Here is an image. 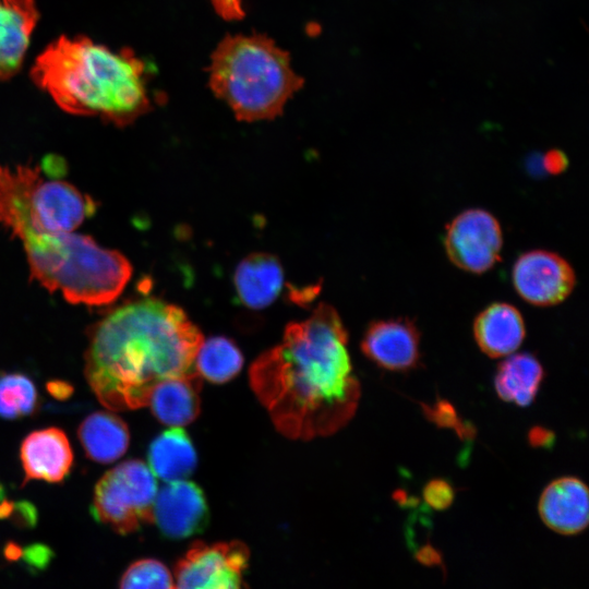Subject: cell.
<instances>
[{"mask_svg":"<svg viewBox=\"0 0 589 589\" xmlns=\"http://www.w3.org/2000/svg\"><path fill=\"white\" fill-rule=\"evenodd\" d=\"M337 311L321 303L285 328L281 341L250 368V384L276 429L292 440L328 436L353 417L360 384Z\"/></svg>","mask_w":589,"mask_h":589,"instance_id":"6da1fadb","label":"cell"},{"mask_svg":"<svg viewBox=\"0 0 589 589\" xmlns=\"http://www.w3.org/2000/svg\"><path fill=\"white\" fill-rule=\"evenodd\" d=\"M203 335L185 312L157 298L129 301L88 332L84 375L112 411L145 407L161 381L193 371Z\"/></svg>","mask_w":589,"mask_h":589,"instance_id":"7a4b0ae2","label":"cell"},{"mask_svg":"<svg viewBox=\"0 0 589 589\" xmlns=\"http://www.w3.org/2000/svg\"><path fill=\"white\" fill-rule=\"evenodd\" d=\"M147 67L129 48L113 50L62 35L36 58L33 82L65 112L125 127L152 109Z\"/></svg>","mask_w":589,"mask_h":589,"instance_id":"3957f363","label":"cell"},{"mask_svg":"<svg viewBox=\"0 0 589 589\" xmlns=\"http://www.w3.org/2000/svg\"><path fill=\"white\" fill-rule=\"evenodd\" d=\"M208 84L240 121L272 120L303 87L304 81L290 65V56L272 38L228 35L211 57Z\"/></svg>","mask_w":589,"mask_h":589,"instance_id":"277c9868","label":"cell"},{"mask_svg":"<svg viewBox=\"0 0 589 589\" xmlns=\"http://www.w3.org/2000/svg\"><path fill=\"white\" fill-rule=\"evenodd\" d=\"M21 241L31 278L49 292L60 291L74 304H109L132 276V266L123 254L98 245L85 235H28Z\"/></svg>","mask_w":589,"mask_h":589,"instance_id":"5b68a950","label":"cell"},{"mask_svg":"<svg viewBox=\"0 0 589 589\" xmlns=\"http://www.w3.org/2000/svg\"><path fill=\"white\" fill-rule=\"evenodd\" d=\"M94 208L74 185L45 180L39 166L0 164V226L19 240L73 231Z\"/></svg>","mask_w":589,"mask_h":589,"instance_id":"8992f818","label":"cell"},{"mask_svg":"<svg viewBox=\"0 0 589 589\" xmlns=\"http://www.w3.org/2000/svg\"><path fill=\"white\" fill-rule=\"evenodd\" d=\"M157 494L154 472L140 459L125 460L108 470L96 483L92 514L120 534L153 522Z\"/></svg>","mask_w":589,"mask_h":589,"instance_id":"52a82bcc","label":"cell"},{"mask_svg":"<svg viewBox=\"0 0 589 589\" xmlns=\"http://www.w3.org/2000/svg\"><path fill=\"white\" fill-rule=\"evenodd\" d=\"M443 244L448 260L456 267L471 274H483L501 259L503 232L490 212L468 208L447 225Z\"/></svg>","mask_w":589,"mask_h":589,"instance_id":"ba28073f","label":"cell"},{"mask_svg":"<svg viewBox=\"0 0 589 589\" xmlns=\"http://www.w3.org/2000/svg\"><path fill=\"white\" fill-rule=\"evenodd\" d=\"M249 550L240 541L195 542L175 568V588L237 589L242 587Z\"/></svg>","mask_w":589,"mask_h":589,"instance_id":"9c48e42d","label":"cell"},{"mask_svg":"<svg viewBox=\"0 0 589 589\" xmlns=\"http://www.w3.org/2000/svg\"><path fill=\"white\" fill-rule=\"evenodd\" d=\"M512 281L526 302L536 306H553L570 296L576 274L560 254L538 249L517 257L512 268Z\"/></svg>","mask_w":589,"mask_h":589,"instance_id":"30bf717a","label":"cell"},{"mask_svg":"<svg viewBox=\"0 0 589 589\" xmlns=\"http://www.w3.org/2000/svg\"><path fill=\"white\" fill-rule=\"evenodd\" d=\"M361 350L384 370L406 372L420 361V333L408 317L376 320L365 329Z\"/></svg>","mask_w":589,"mask_h":589,"instance_id":"8fae6325","label":"cell"},{"mask_svg":"<svg viewBox=\"0 0 589 589\" xmlns=\"http://www.w3.org/2000/svg\"><path fill=\"white\" fill-rule=\"evenodd\" d=\"M167 483L156 494L153 521L164 536L171 539L201 532L208 521V507L202 490L187 480Z\"/></svg>","mask_w":589,"mask_h":589,"instance_id":"7c38bea8","label":"cell"},{"mask_svg":"<svg viewBox=\"0 0 589 589\" xmlns=\"http://www.w3.org/2000/svg\"><path fill=\"white\" fill-rule=\"evenodd\" d=\"M20 458L24 486L31 480L61 483L73 466V452L63 430L51 426L29 433L22 442Z\"/></svg>","mask_w":589,"mask_h":589,"instance_id":"4fadbf2b","label":"cell"},{"mask_svg":"<svg viewBox=\"0 0 589 589\" xmlns=\"http://www.w3.org/2000/svg\"><path fill=\"white\" fill-rule=\"evenodd\" d=\"M538 509L551 530L564 536L580 533L589 524L588 488L577 478H560L544 489Z\"/></svg>","mask_w":589,"mask_h":589,"instance_id":"5bb4252c","label":"cell"},{"mask_svg":"<svg viewBox=\"0 0 589 589\" xmlns=\"http://www.w3.org/2000/svg\"><path fill=\"white\" fill-rule=\"evenodd\" d=\"M38 20L35 0H0V81L20 71Z\"/></svg>","mask_w":589,"mask_h":589,"instance_id":"9a60e30c","label":"cell"},{"mask_svg":"<svg viewBox=\"0 0 589 589\" xmlns=\"http://www.w3.org/2000/svg\"><path fill=\"white\" fill-rule=\"evenodd\" d=\"M472 332L483 353L491 358H505L522 344L526 326L516 306L507 302H494L476 316Z\"/></svg>","mask_w":589,"mask_h":589,"instance_id":"2e32d148","label":"cell"},{"mask_svg":"<svg viewBox=\"0 0 589 589\" xmlns=\"http://www.w3.org/2000/svg\"><path fill=\"white\" fill-rule=\"evenodd\" d=\"M201 388L202 377L193 370L159 382L147 406L160 422L170 426L187 425L200 413Z\"/></svg>","mask_w":589,"mask_h":589,"instance_id":"e0dca14e","label":"cell"},{"mask_svg":"<svg viewBox=\"0 0 589 589\" xmlns=\"http://www.w3.org/2000/svg\"><path fill=\"white\" fill-rule=\"evenodd\" d=\"M233 283L240 301L248 308L261 310L279 296L284 272L279 260L269 253H252L237 266Z\"/></svg>","mask_w":589,"mask_h":589,"instance_id":"ac0fdd59","label":"cell"},{"mask_svg":"<svg viewBox=\"0 0 589 589\" xmlns=\"http://www.w3.org/2000/svg\"><path fill=\"white\" fill-rule=\"evenodd\" d=\"M77 436L87 458L99 464L120 458L130 442L127 423L109 411H96L86 417L77 429Z\"/></svg>","mask_w":589,"mask_h":589,"instance_id":"d6986e66","label":"cell"},{"mask_svg":"<svg viewBox=\"0 0 589 589\" xmlns=\"http://www.w3.org/2000/svg\"><path fill=\"white\" fill-rule=\"evenodd\" d=\"M498 364L494 386L498 397L517 406H529L544 378V370L531 353H512Z\"/></svg>","mask_w":589,"mask_h":589,"instance_id":"ffe728a7","label":"cell"},{"mask_svg":"<svg viewBox=\"0 0 589 589\" xmlns=\"http://www.w3.org/2000/svg\"><path fill=\"white\" fill-rule=\"evenodd\" d=\"M196 461L194 446L181 426L163 432L148 448L151 470L165 482L187 480Z\"/></svg>","mask_w":589,"mask_h":589,"instance_id":"44dd1931","label":"cell"},{"mask_svg":"<svg viewBox=\"0 0 589 589\" xmlns=\"http://www.w3.org/2000/svg\"><path fill=\"white\" fill-rule=\"evenodd\" d=\"M194 364L201 377L214 383H225L239 373L243 357L233 341L217 336L202 341Z\"/></svg>","mask_w":589,"mask_h":589,"instance_id":"7402d4cb","label":"cell"},{"mask_svg":"<svg viewBox=\"0 0 589 589\" xmlns=\"http://www.w3.org/2000/svg\"><path fill=\"white\" fill-rule=\"evenodd\" d=\"M39 397L33 381L21 373L0 375V417L14 420L34 414Z\"/></svg>","mask_w":589,"mask_h":589,"instance_id":"603a6c76","label":"cell"},{"mask_svg":"<svg viewBox=\"0 0 589 589\" xmlns=\"http://www.w3.org/2000/svg\"><path fill=\"white\" fill-rule=\"evenodd\" d=\"M120 588H175L169 569L159 561L143 558L131 564L122 575Z\"/></svg>","mask_w":589,"mask_h":589,"instance_id":"cb8c5ba5","label":"cell"},{"mask_svg":"<svg viewBox=\"0 0 589 589\" xmlns=\"http://www.w3.org/2000/svg\"><path fill=\"white\" fill-rule=\"evenodd\" d=\"M423 409L426 417L438 426L456 428L460 436L468 437L473 433L468 425L460 423L454 408L444 400L438 401L434 407L424 406Z\"/></svg>","mask_w":589,"mask_h":589,"instance_id":"d4e9b609","label":"cell"},{"mask_svg":"<svg viewBox=\"0 0 589 589\" xmlns=\"http://www.w3.org/2000/svg\"><path fill=\"white\" fill-rule=\"evenodd\" d=\"M452 485L441 479L430 481L423 489V498L435 510L447 509L454 501Z\"/></svg>","mask_w":589,"mask_h":589,"instance_id":"484cf974","label":"cell"},{"mask_svg":"<svg viewBox=\"0 0 589 589\" xmlns=\"http://www.w3.org/2000/svg\"><path fill=\"white\" fill-rule=\"evenodd\" d=\"M216 13L226 21H239L244 16L242 0H211Z\"/></svg>","mask_w":589,"mask_h":589,"instance_id":"4316f807","label":"cell"},{"mask_svg":"<svg viewBox=\"0 0 589 589\" xmlns=\"http://www.w3.org/2000/svg\"><path fill=\"white\" fill-rule=\"evenodd\" d=\"M543 167L551 175H560L568 167L566 154L557 148L548 151L543 156Z\"/></svg>","mask_w":589,"mask_h":589,"instance_id":"83f0119b","label":"cell"},{"mask_svg":"<svg viewBox=\"0 0 589 589\" xmlns=\"http://www.w3.org/2000/svg\"><path fill=\"white\" fill-rule=\"evenodd\" d=\"M26 563L31 566L43 568L49 562L51 556L49 548L40 544H35L26 549L24 553Z\"/></svg>","mask_w":589,"mask_h":589,"instance_id":"f1b7e54d","label":"cell"},{"mask_svg":"<svg viewBox=\"0 0 589 589\" xmlns=\"http://www.w3.org/2000/svg\"><path fill=\"white\" fill-rule=\"evenodd\" d=\"M553 433L541 428H534L529 433V442L534 447H548L553 443Z\"/></svg>","mask_w":589,"mask_h":589,"instance_id":"f546056e","label":"cell"},{"mask_svg":"<svg viewBox=\"0 0 589 589\" xmlns=\"http://www.w3.org/2000/svg\"><path fill=\"white\" fill-rule=\"evenodd\" d=\"M48 392L59 399H64L73 393V387L67 382L51 381L47 384Z\"/></svg>","mask_w":589,"mask_h":589,"instance_id":"4dcf8cb0","label":"cell"},{"mask_svg":"<svg viewBox=\"0 0 589 589\" xmlns=\"http://www.w3.org/2000/svg\"><path fill=\"white\" fill-rule=\"evenodd\" d=\"M417 558L422 563L426 565H440L441 563V556L440 554L432 548L425 546L422 548L418 554Z\"/></svg>","mask_w":589,"mask_h":589,"instance_id":"1f68e13d","label":"cell"},{"mask_svg":"<svg viewBox=\"0 0 589 589\" xmlns=\"http://www.w3.org/2000/svg\"><path fill=\"white\" fill-rule=\"evenodd\" d=\"M5 556L9 560H17L20 556H22V550L16 544H8L5 548Z\"/></svg>","mask_w":589,"mask_h":589,"instance_id":"d6a6232c","label":"cell"},{"mask_svg":"<svg viewBox=\"0 0 589 589\" xmlns=\"http://www.w3.org/2000/svg\"><path fill=\"white\" fill-rule=\"evenodd\" d=\"M2 496H3V486L0 483V500H1Z\"/></svg>","mask_w":589,"mask_h":589,"instance_id":"836d02e7","label":"cell"}]
</instances>
